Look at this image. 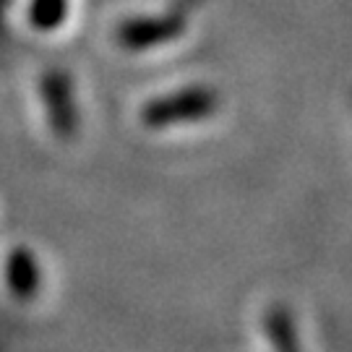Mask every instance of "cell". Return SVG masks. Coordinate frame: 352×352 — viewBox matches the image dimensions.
Listing matches in <instances>:
<instances>
[{"mask_svg":"<svg viewBox=\"0 0 352 352\" xmlns=\"http://www.w3.org/2000/svg\"><path fill=\"white\" fill-rule=\"evenodd\" d=\"M272 329V337L277 342L279 352H298L295 350V337H292V324H289V316L285 311H277L269 321Z\"/></svg>","mask_w":352,"mask_h":352,"instance_id":"6da1fadb","label":"cell"}]
</instances>
